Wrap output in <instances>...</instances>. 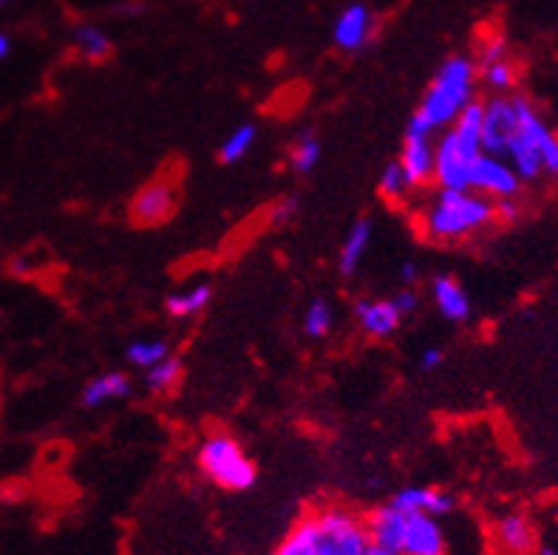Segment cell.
<instances>
[{
  "instance_id": "obj_1",
  "label": "cell",
  "mask_w": 558,
  "mask_h": 555,
  "mask_svg": "<svg viewBox=\"0 0 558 555\" xmlns=\"http://www.w3.org/2000/svg\"><path fill=\"white\" fill-rule=\"evenodd\" d=\"M372 547L366 521L343 507L304 516L272 555H366Z\"/></svg>"
},
{
  "instance_id": "obj_2",
  "label": "cell",
  "mask_w": 558,
  "mask_h": 555,
  "mask_svg": "<svg viewBox=\"0 0 558 555\" xmlns=\"http://www.w3.org/2000/svg\"><path fill=\"white\" fill-rule=\"evenodd\" d=\"M476 80H480L476 60L465 55L448 57L434 74L432 85H428L423 102L411 117L405 134L434 136L437 131H446L448 125H453V120L474 102Z\"/></svg>"
},
{
  "instance_id": "obj_3",
  "label": "cell",
  "mask_w": 558,
  "mask_h": 555,
  "mask_svg": "<svg viewBox=\"0 0 558 555\" xmlns=\"http://www.w3.org/2000/svg\"><path fill=\"white\" fill-rule=\"evenodd\" d=\"M417 218L425 239L437 244H457L474 239L494 225L496 204L476 190L437 188L434 196L420 207Z\"/></svg>"
},
{
  "instance_id": "obj_4",
  "label": "cell",
  "mask_w": 558,
  "mask_h": 555,
  "mask_svg": "<svg viewBox=\"0 0 558 555\" xmlns=\"http://www.w3.org/2000/svg\"><path fill=\"white\" fill-rule=\"evenodd\" d=\"M482 113H485V102L474 99L465 111L453 120L434 142V154H437V165H434V182L439 188L451 190H471V170L480 159L482 150Z\"/></svg>"
},
{
  "instance_id": "obj_5",
  "label": "cell",
  "mask_w": 558,
  "mask_h": 555,
  "mask_svg": "<svg viewBox=\"0 0 558 555\" xmlns=\"http://www.w3.org/2000/svg\"><path fill=\"white\" fill-rule=\"evenodd\" d=\"M519 99V131L508 145V159L522 182H536L542 177L558 179V134L545 122L531 99Z\"/></svg>"
},
{
  "instance_id": "obj_6",
  "label": "cell",
  "mask_w": 558,
  "mask_h": 555,
  "mask_svg": "<svg viewBox=\"0 0 558 555\" xmlns=\"http://www.w3.org/2000/svg\"><path fill=\"white\" fill-rule=\"evenodd\" d=\"M198 468L210 479L213 485L225 487V491H250L255 485V462L247 457V450L241 448L235 436L210 434L205 443L198 445Z\"/></svg>"
},
{
  "instance_id": "obj_7",
  "label": "cell",
  "mask_w": 558,
  "mask_h": 555,
  "mask_svg": "<svg viewBox=\"0 0 558 555\" xmlns=\"http://www.w3.org/2000/svg\"><path fill=\"white\" fill-rule=\"evenodd\" d=\"M519 131V99L517 94H494L485 99L482 113V150L485 154L502 156Z\"/></svg>"
},
{
  "instance_id": "obj_8",
  "label": "cell",
  "mask_w": 558,
  "mask_h": 555,
  "mask_svg": "<svg viewBox=\"0 0 558 555\" xmlns=\"http://www.w3.org/2000/svg\"><path fill=\"white\" fill-rule=\"evenodd\" d=\"M471 190H476V193L496 202V198L519 196L522 179H519V173L513 170V165L508 159L494 154H482L474 162V170H471Z\"/></svg>"
},
{
  "instance_id": "obj_9",
  "label": "cell",
  "mask_w": 558,
  "mask_h": 555,
  "mask_svg": "<svg viewBox=\"0 0 558 555\" xmlns=\"http://www.w3.org/2000/svg\"><path fill=\"white\" fill-rule=\"evenodd\" d=\"M179 207V190L168 179H156L140 190L131 202V218L136 225H165Z\"/></svg>"
},
{
  "instance_id": "obj_10",
  "label": "cell",
  "mask_w": 558,
  "mask_h": 555,
  "mask_svg": "<svg viewBox=\"0 0 558 555\" xmlns=\"http://www.w3.org/2000/svg\"><path fill=\"white\" fill-rule=\"evenodd\" d=\"M400 555H446V533L437 516L405 514Z\"/></svg>"
},
{
  "instance_id": "obj_11",
  "label": "cell",
  "mask_w": 558,
  "mask_h": 555,
  "mask_svg": "<svg viewBox=\"0 0 558 555\" xmlns=\"http://www.w3.org/2000/svg\"><path fill=\"white\" fill-rule=\"evenodd\" d=\"M335 46L343 51H361L366 49L372 37H375V14L366 3H352L338 14L332 28Z\"/></svg>"
},
{
  "instance_id": "obj_12",
  "label": "cell",
  "mask_w": 558,
  "mask_h": 555,
  "mask_svg": "<svg viewBox=\"0 0 558 555\" xmlns=\"http://www.w3.org/2000/svg\"><path fill=\"white\" fill-rule=\"evenodd\" d=\"M354 317H357L361 329L377 340L391 338L403 324V315L397 312L391 298H363L354 303Z\"/></svg>"
},
{
  "instance_id": "obj_13",
  "label": "cell",
  "mask_w": 558,
  "mask_h": 555,
  "mask_svg": "<svg viewBox=\"0 0 558 555\" xmlns=\"http://www.w3.org/2000/svg\"><path fill=\"white\" fill-rule=\"evenodd\" d=\"M400 165H403L405 177L414 184V190L425 188L434 182V165H437V154H434V136L423 134H405L403 154H400Z\"/></svg>"
},
{
  "instance_id": "obj_14",
  "label": "cell",
  "mask_w": 558,
  "mask_h": 555,
  "mask_svg": "<svg viewBox=\"0 0 558 555\" xmlns=\"http://www.w3.org/2000/svg\"><path fill=\"white\" fill-rule=\"evenodd\" d=\"M494 542L505 555L536 553V528L524 514H508L494 524Z\"/></svg>"
},
{
  "instance_id": "obj_15",
  "label": "cell",
  "mask_w": 558,
  "mask_h": 555,
  "mask_svg": "<svg viewBox=\"0 0 558 555\" xmlns=\"http://www.w3.org/2000/svg\"><path fill=\"white\" fill-rule=\"evenodd\" d=\"M391 505L400 507L403 514H428V516H448L457 507L451 493L437 491V487H403L397 493Z\"/></svg>"
},
{
  "instance_id": "obj_16",
  "label": "cell",
  "mask_w": 558,
  "mask_h": 555,
  "mask_svg": "<svg viewBox=\"0 0 558 555\" xmlns=\"http://www.w3.org/2000/svg\"><path fill=\"white\" fill-rule=\"evenodd\" d=\"M432 295L439 315L451 321V324H462V321L471 317V298H468L465 287L453 275H437L432 283Z\"/></svg>"
},
{
  "instance_id": "obj_17",
  "label": "cell",
  "mask_w": 558,
  "mask_h": 555,
  "mask_svg": "<svg viewBox=\"0 0 558 555\" xmlns=\"http://www.w3.org/2000/svg\"><path fill=\"white\" fill-rule=\"evenodd\" d=\"M403 528H405V514L400 507L389 505L377 507L372 510V516L366 519V530H368V539L372 544L377 547H386V550H395L400 553V542H403Z\"/></svg>"
},
{
  "instance_id": "obj_18",
  "label": "cell",
  "mask_w": 558,
  "mask_h": 555,
  "mask_svg": "<svg viewBox=\"0 0 558 555\" xmlns=\"http://www.w3.org/2000/svg\"><path fill=\"white\" fill-rule=\"evenodd\" d=\"M372 230H375V221L372 218H357L352 227H349L347 239L340 244V255H338V269L343 275H354L357 267L366 258V250L372 244Z\"/></svg>"
},
{
  "instance_id": "obj_19",
  "label": "cell",
  "mask_w": 558,
  "mask_h": 555,
  "mask_svg": "<svg viewBox=\"0 0 558 555\" xmlns=\"http://www.w3.org/2000/svg\"><path fill=\"white\" fill-rule=\"evenodd\" d=\"M128 394H131V377L122 372H106L99 374V377H94L92 383L83 388V406H108V402L125 400Z\"/></svg>"
},
{
  "instance_id": "obj_20",
  "label": "cell",
  "mask_w": 558,
  "mask_h": 555,
  "mask_svg": "<svg viewBox=\"0 0 558 555\" xmlns=\"http://www.w3.org/2000/svg\"><path fill=\"white\" fill-rule=\"evenodd\" d=\"M213 298V289L207 283H193V287L182 289V292H173V295L165 301L168 312L173 317H193L205 310Z\"/></svg>"
},
{
  "instance_id": "obj_21",
  "label": "cell",
  "mask_w": 558,
  "mask_h": 555,
  "mask_svg": "<svg viewBox=\"0 0 558 555\" xmlns=\"http://www.w3.org/2000/svg\"><path fill=\"white\" fill-rule=\"evenodd\" d=\"M255 140H258V128L253 122H244V125H235L230 134L225 136V142L219 145V159L225 165L241 162L244 156L253 150Z\"/></svg>"
},
{
  "instance_id": "obj_22",
  "label": "cell",
  "mask_w": 558,
  "mask_h": 555,
  "mask_svg": "<svg viewBox=\"0 0 558 555\" xmlns=\"http://www.w3.org/2000/svg\"><path fill=\"white\" fill-rule=\"evenodd\" d=\"M74 46L92 63H99V60H106L111 55V37L99 26H92V23H83V26L74 28Z\"/></svg>"
},
{
  "instance_id": "obj_23",
  "label": "cell",
  "mask_w": 558,
  "mask_h": 555,
  "mask_svg": "<svg viewBox=\"0 0 558 555\" xmlns=\"http://www.w3.org/2000/svg\"><path fill=\"white\" fill-rule=\"evenodd\" d=\"M480 69V77L485 80L494 94H510L517 88V80H519V69L517 63L510 60V57H502V60H494V63H485V65H476Z\"/></svg>"
},
{
  "instance_id": "obj_24",
  "label": "cell",
  "mask_w": 558,
  "mask_h": 555,
  "mask_svg": "<svg viewBox=\"0 0 558 555\" xmlns=\"http://www.w3.org/2000/svg\"><path fill=\"white\" fill-rule=\"evenodd\" d=\"M128 363L136 369H145L148 372L150 366L156 363H162L165 358H170V343L162 338H150V340H134V343L128 346L125 352Z\"/></svg>"
},
{
  "instance_id": "obj_25",
  "label": "cell",
  "mask_w": 558,
  "mask_h": 555,
  "mask_svg": "<svg viewBox=\"0 0 558 555\" xmlns=\"http://www.w3.org/2000/svg\"><path fill=\"white\" fill-rule=\"evenodd\" d=\"M377 188H380V196L386 198V202H405V198L414 193V184L409 182V177H405V170L400 162H389L383 168Z\"/></svg>"
},
{
  "instance_id": "obj_26",
  "label": "cell",
  "mask_w": 558,
  "mask_h": 555,
  "mask_svg": "<svg viewBox=\"0 0 558 555\" xmlns=\"http://www.w3.org/2000/svg\"><path fill=\"white\" fill-rule=\"evenodd\" d=\"M320 162V142L318 136L312 134V131H304V134H298L295 145H292L290 150V165L295 173H312L315 170V165Z\"/></svg>"
},
{
  "instance_id": "obj_27",
  "label": "cell",
  "mask_w": 558,
  "mask_h": 555,
  "mask_svg": "<svg viewBox=\"0 0 558 555\" xmlns=\"http://www.w3.org/2000/svg\"><path fill=\"white\" fill-rule=\"evenodd\" d=\"M332 329H335L332 303L324 301V298H315L304 312V331L312 340H320L326 338Z\"/></svg>"
},
{
  "instance_id": "obj_28",
  "label": "cell",
  "mask_w": 558,
  "mask_h": 555,
  "mask_svg": "<svg viewBox=\"0 0 558 555\" xmlns=\"http://www.w3.org/2000/svg\"><path fill=\"white\" fill-rule=\"evenodd\" d=\"M179 379H182V360L177 358H165L162 363H156L145 372V383L156 394L173 391L179 386Z\"/></svg>"
},
{
  "instance_id": "obj_29",
  "label": "cell",
  "mask_w": 558,
  "mask_h": 555,
  "mask_svg": "<svg viewBox=\"0 0 558 555\" xmlns=\"http://www.w3.org/2000/svg\"><path fill=\"white\" fill-rule=\"evenodd\" d=\"M298 213V198L295 196H283L281 202L272 207V225H290Z\"/></svg>"
},
{
  "instance_id": "obj_30",
  "label": "cell",
  "mask_w": 558,
  "mask_h": 555,
  "mask_svg": "<svg viewBox=\"0 0 558 555\" xmlns=\"http://www.w3.org/2000/svg\"><path fill=\"white\" fill-rule=\"evenodd\" d=\"M496 218L499 221H517L522 216V204H519V196L510 198H496Z\"/></svg>"
},
{
  "instance_id": "obj_31",
  "label": "cell",
  "mask_w": 558,
  "mask_h": 555,
  "mask_svg": "<svg viewBox=\"0 0 558 555\" xmlns=\"http://www.w3.org/2000/svg\"><path fill=\"white\" fill-rule=\"evenodd\" d=\"M391 301H395L397 312H400L403 317L414 315V312H417V306H420V298H417V292H414V289H403V292H397Z\"/></svg>"
},
{
  "instance_id": "obj_32",
  "label": "cell",
  "mask_w": 558,
  "mask_h": 555,
  "mask_svg": "<svg viewBox=\"0 0 558 555\" xmlns=\"http://www.w3.org/2000/svg\"><path fill=\"white\" fill-rule=\"evenodd\" d=\"M442 360H446L442 349L428 346V349H423V354H420V369H423V372H434V369L442 366Z\"/></svg>"
},
{
  "instance_id": "obj_33",
  "label": "cell",
  "mask_w": 558,
  "mask_h": 555,
  "mask_svg": "<svg viewBox=\"0 0 558 555\" xmlns=\"http://www.w3.org/2000/svg\"><path fill=\"white\" fill-rule=\"evenodd\" d=\"M400 278H403V283H414L420 278V267L414 264V261H405L403 267H400Z\"/></svg>"
},
{
  "instance_id": "obj_34",
  "label": "cell",
  "mask_w": 558,
  "mask_h": 555,
  "mask_svg": "<svg viewBox=\"0 0 558 555\" xmlns=\"http://www.w3.org/2000/svg\"><path fill=\"white\" fill-rule=\"evenodd\" d=\"M12 55V37L7 32H0V60H7Z\"/></svg>"
},
{
  "instance_id": "obj_35",
  "label": "cell",
  "mask_w": 558,
  "mask_h": 555,
  "mask_svg": "<svg viewBox=\"0 0 558 555\" xmlns=\"http://www.w3.org/2000/svg\"><path fill=\"white\" fill-rule=\"evenodd\" d=\"M366 555H400V553H395V550H386V547H377V544H372Z\"/></svg>"
},
{
  "instance_id": "obj_36",
  "label": "cell",
  "mask_w": 558,
  "mask_h": 555,
  "mask_svg": "<svg viewBox=\"0 0 558 555\" xmlns=\"http://www.w3.org/2000/svg\"><path fill=\"white\" fill-rule=\"evenodd\" d=\"M536 555H558V553H556V550H550V547H542Z\"/></svg>"
},
{
  "instance_id": "obj_37",
  "label": "cell",
  "mask_w": 558,
  "mask_h": 555,
  "mask_svg": "<svg viewBox=\"0 0 558 555\" xmlns=\"http://www.w3.org/2000/svg\"><path fill=\"white\" fill-rule=\"evenodd\" d=\"M3 3H9V0H0V7H3Z\"/></svg>"
}]
</instances>
